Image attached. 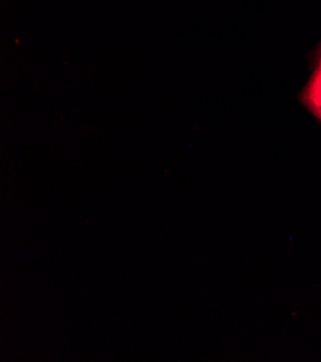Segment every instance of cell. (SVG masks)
I'll return each instance as SVG.
<instances>
[{
    "label": "cell",
    "mask_w": 321,
    "mask_h": 362,
    "mask_svg": "<svg viewBox=\"0 0 321 362\" xmlns=\"http://www.w3.org/2000/svg\"><path fill=\"white\" fill-rule=\"evenodd\" d=\"M301 101L307 110L321 122V55L318 57L313 76L301 93Z\"/></svg>",
    "instance_id": "obj_1"
}]
</instances>
